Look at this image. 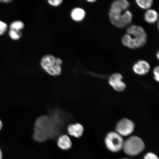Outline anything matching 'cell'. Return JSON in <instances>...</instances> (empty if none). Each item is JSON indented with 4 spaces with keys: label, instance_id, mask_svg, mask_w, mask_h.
<instances>
[{
    "label": "cell",
    "instance_id": "obj_17",
    "mask_svg": "<svg viewBox=\"0 0 159 159\" xmlns=\"http://www.w3.org/2000/svg\"><path fill=\"white\" fill-rule=\"evenodd\" d=\"M153 73L154 79L158 82L159 81V66H158L154 67Z\"/></svg>",
    "mask_w": 159,
    "mask_h": 159
},
{
    "label": "cell",
    "instance_id": "obj_14",
    "mask_svg": "<svg viewBox=\"0 0 159 159\" xmlns=\"http://www.w3.org/2000/svg\"><path fill=\"white\" fill-rule=\"evenodd\" d=\"M24 27V24L22 22L16 21L13 22L10 25V29L20 31Z\"/></svg>",
    "mask_w": 159,
    "mask_h": 159
},
{
    "label": "cell",
    "instance_id": "obj_20",
    "mask_svg": "<svg viewBox=\"0 0 159 159\" xmlns=\"http://www.w3.org/2000/svg\"><path fill=\"white\" fill-rule=\"evenodd\" d=\"M11 2V0H2V1H0V2L2 3H8Z\"/></svg>",
    "mask_w": 159,
    "mask_h": 159
},
{
    "label": "cell",
    "instance_id": "obj_12",
    "mask_svg": "<svg viewBox=\"0 0 159 159\" xmlns=\"http://www.w3.org/2000/svg\"><path fill=\"white\" fill-rule=\"evenodd\" d=\"M86 13L84 10L81 8L76 7L71 11V18L75 21H81L85 18Z\"/></svg>",
    "mask_w": 159,
    "mask_h": 159
},
{
    "label": "cell",
    "instance_id": "obj_23",
    "mask_svg": "<svg viewBox=\"0 0 159 159\" xmlns=\"http://www.w3.org/2000/svg\"><path fill=\"white\" fill-rule=\"evenodd\" d=\"M3 127V124L2 123V121L1 120H0V130H1V129Z\"/></svg>",
    "mask_w": 159,
    "mask_h": 159
},
{
    "label": "cell",
    "instance_id": "obj_9",
    "mask_svg": "<svg viewBox=\"0 0 159 159\" xmlns=\"http://www.w3.org/2000/svg\"><path fill=\"white\" fill-rule=\"evenodd\" d=\"M133 70L137 75H146L149 72L150 65L148 61L141 60L135 63L133 66Z\"/></svg>",
    "mask_w": 159,
    "mask_h": 159
},
{
    "label": "cell",
    "instance_id": "obj_3",
    "mask_svg": "<svg viewBox=\"0 0 159 159\" xmlns=\"http://www.w3.org/2000/svg\"><path fill=\"white\" fill-rule=\"evenodd\" d=\"M62 61L59 58H56L53 56L47 55L43 57L41 61L42 68L52 76H58L61 74V66Z\"/></svg>",
    "mask_w": 159,
    "mask_h": 159
},
{
    "label": "cell",
    "instance_id": "obj_24",
    "mask_svg": "<svg viewBox=\"0 0 159 159\" xmlns=\"http://www.w3.org/2000/svg\"><path fill=\"white\" fill-rule=\"evenodd\" d=\"M156 57H157V58L158 59H159V51H157V52L156 53Z\"/></svg>",
    "mask_w": 159,
    "mask_h": 159
},
{
    "label": "cell",
    "instance_id": "obj_8",
    "mask_svg": "<svg viewBox=\"0 0 159 159\" xmlns=\"http://www.w3.org/2000/svg\"><path fill=\"white\" fill-rule=\"evenodd\" d=\"M84 132V127L80 123H73L67 126V134L72 138L75 139L80 138L83 136Z\"/></svg>",
    "mask_w": 159,
    "mask_h": 159
},
{
    "label": "cell",
    "instance_id": "obj_10",
    "mask_svg": "<svg viewBox=\"0 0 159 159\" xmlns=\"http://www.w3.org/2000/svg\"><path fill=\"white\" fill-rule=\"evenodd\" d=\"M57 148L61 150L68 151L72 148L73 142L68 134H63L57 138Z\"/></svg>",
    "mask_w": 159,
    "mask_h": 159
},
{
    "label": "cell",
    "instance_id": "obj_22",
    "mask_svg": "<svg viewBox=\"0 0 159 159\" xmlns=\"http://www.w3.org/2000/svg\"><path fill=\"white\" fill-rule=\"evenodd\" d=\"M3 158V154L0 148V159H2Z\"/></svg>",
    "mask_w": 159,
    "mask_h": 159
},
{
    "label": "cell",
    "instance_id": "obj_13",
    "mask_svg": "<svg viewBox=\"0 0 159 159\" xmlns=\"http://www.w3.org/2000/svg\"><path fill=\"white\" fill-rule=\"evenodd\" d=\"M137 5L140 8L148 10L150 9L153 4L152 0H136Z\"/></svg>",
    "mask_w": 159,
    "mask_h": 159
},
{
    "label": "cell",
    "instance_id": "obj_11",
    "mask_svg": "<svg viewBox=\"0 0 159 159\" xmlns=\"http://www.w3.org/2000/svg\"><path fill=\"white\" fill-rule=\"evenodd\" d=\"M158 15L156 10L149 9L147 10L144 14V19L149 24H154L158 21Z\"/></svg>",
    "mask_w": 159,
    "mask_h": 159
},
{
    "label": "cell",
    "instance_id": "obj_19",
    "mask_svg": "<svg viewBox=\"0 0 159 159\" xmlns=\"http://www.w3.org/2000/svg\"><path fill=\"white\" fill-rule=\"evenodd\" d=\"M63 1L61 0H54V1H48V2L50 5L54 7H57L61 5Z\"/></svg>",
    "mask_w": 159,
    "mask_h": 159
},
{
    "label": "cell",
    "instance_id": "obj_15",
    "mask_svg": "<svg viewBox=\"0 0 159 159\" xmlns=\"http://www.w3.org/2000/svg\"><path fill=\"white\" fill-rule=\"evenodd\" d=\"M9 34L11 38L14 40L19 39L20 38L21 35L20 31L11 29L9 31Z\"/></svg>",
    "mask_w": 159,
    "mask_h": 159
},
{
    "label": "cell",
    "instance_id": "obj_21",
    "mask_svg": "<svg viewBox=\"0 0 159 159\" xmlns=\"http://www.w3.org/2000/svg\"><path fill=\"white\" fill-rule=\"evenodd\" d=\"M97 0H87V1L91 3H95L97 1Z\"/></svg>",
    "mask_w": 159,
    "mask_h": 159
},
{
    "label": "cell",
    "instance_id": "obj_4",
    "mask_svg": "<svg viewBox=\"0 0 159 159\" xmlns=\"http://www.w3.org/2000/svg\"><path fill=\"white\" fill-rule=\"evenodd\" d=\"M144 148V143L142 139L139 137L133 136L124 141L122 149L126 154L134 156L140 154Z\"/></svg>",
    "mask_w": 159,
    "mask_h": 159
},
{
    "label": "cell",
    "instance_id": "obj_5",
    "mask_svg": "<svg viewBox=\"0 0 159 159\" xmlns=\"http://www.w3.org/2000/svg\"><path fill=\"white\" fill-rule=\"evenodd\" d=\"M124 142L122 136L116 132L109 133L105 139L107 148L113 152H118L122 150Z\"/></svg>",
    "mask_w": 159,
    "mask_h": 159
},
{
    "label": "cell",
    "instance_id": "obj_7",
    "mask_svg": "<svg viewBox=\"0 0 159 159\" xmlns=\"http://www.w3.org/2000/svg\"><path fill=\"white\" fill-rule=\"evenodd\" d=\"M123 75L119 73H115L109 77L108 82L115 90L121 92L126 88V84L122 81Z\"/></svg>",
    "mask_w": 159,
    "mask_h": 159
},
{
    "label": "cell",
    "instance_id": "obj_25",
    "mask_svg": "<svg viewBox=\"0 0 159 159\" xmlns=\"http://www.w3.org/2000/svg\"><path fill=\"white\" fill-rule=\"evenodd\" d=\"M128 159V158H124V159Z\"/></svg>",
    "mask_w": 159,
    "mask_h": 159
},
{
    "label": "cell",
    "instance_id": "obj_18",
    "mask_svg": "<svg viewBox=\"0 0 159 159\" xmlns=\"http://www.w3.org/2000/svg\"><path fill=\"white\" fill-rule=\"evenodd\" d=\"M144 159H158V158L156 154L149 152L145 155Z\"/></svg>",
    "mask_w": 159,
    "mask_h": 159
},
{
    "label": "cell",
    "instance_id": "obj_16",
    "mask_svg": "<svg viewBox=\"0 0 159 159\" xmlns=\"http://www.w3.org/2000/svg\"><path fill=\"white\" fill-rule=\"evenodd\" d=\"M7 23L0 20V35L4 34L7 30Z\"/></svg>",
    "mask_w": 159,
    "mask_h": 159
},
{
    "label": "cell",
    "instance_id": "obj_1",
    "mask_svg": "<svg viewBox=\"0 0 159 159\" xmlns=\"http://www.w3.org/2000/svg\"><path fill=\"white\" fill-rule=\"evenodd\" d=\"M130 3L127 0H116L111 3L109 11V20L119 29L128 27L132 23V13L128 9Z\"/></svg>",
    "mask_w": 159,
    "mask_h": 159
},
{
    "label": "cell",
    "instance_id": "obj_6",
    "mask_svg": "<svg viewBox=\"0 0 159 159\" xmlns=\"http://www.w3.org/2000/svg\"><path fill=\"white\" fill-rule=\"evenodd\" d=\"M134 125L132 121L128 119L120 120L117 124L116 130L121 136H128L134 132Z\"/></svg>",
    "mask_w": 159,
    "mask_h": 159
},
{
    "label": "cell",
    "instance_id": "obj_2",
    "mask_svg": "<svg viewBox=\"0 0 159 159\" xmlns=\"http://www.w3.org/2000/svg\"><path fill=\"white\" fill-rule=\"evenodd\" d=\"M148 35L141 26L132 25L127 27L126 33L123 35L121 42L125 47L132 49H138L146 44Z\"/></svg>",
    "mask_w": 159,
    "mask_h": 159
}]
</instances>
